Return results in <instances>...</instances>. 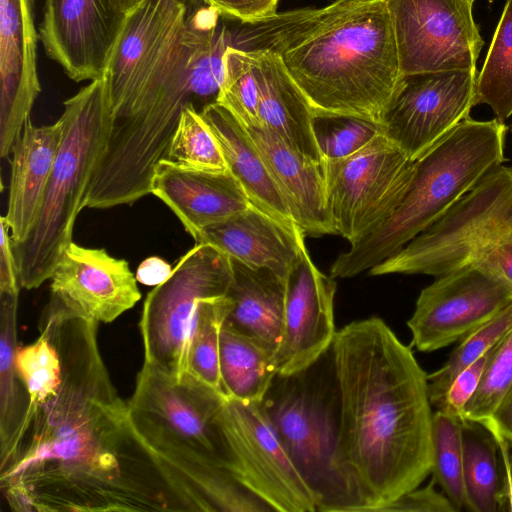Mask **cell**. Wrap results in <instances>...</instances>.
Returning a JSON list of instances; mask_svg holds the SVG:
<instances>
[{"mask_svg": "<svg viewBox=\"0 0 512 512\" xmlns=\"http://www.w3.org/2000/svg\"><path fill=\"white\" fill-rule=\"evenodd\" d=\"M202 0H150L125 20L108 71L112 122L102 166L148 187L182 111L217 102L232 30Z\"/></svg>", "mask_w": 512, "mask_h": 512, "instance_id": "6da1fadb", "label": "cell"}, {"mask_svg": "<svg viewBox=\"0 0 512 512\" xmlns=\"http://www.w3.org/2000/svg\"><path fill=\"white\" fill-rule=\"evenodd\" d=\"M339 398L340 448L362 502L378 512L431 473L427 374L411 345L380 318L353 321L330 348Z\"/></svg>", "mask_w": 512, "mask_h": 512, "instance_id": "7a4b0ae2", "label": "cell"}, {"mask_svg": "<svg viewBox=\"0 0 512 512\" xmlns=\"http://www.w3.org/2000/svg\"><path fill=\"white\" fill-rule=\"evenodd\" d=\"M97 324L68 317L42 326L60 353L62 380L53 397L28 407L1 455V483L24 475L52 492L102 497L127 482L141 446L100 357Z\"/></svg>", "mask_w": 512, "mask_h": 512, "instance_id": "3957f363", "label": "cell"}, {"mask_svg": "<svg viewBox=\"0 0 512 512\" xmlns=\"http://www.w3.org/2000/svg\"><path fill=\"white\" fill-rule=\"evenodd\" d=\"M232 46L270 50L314 116H353L382 126L402 74L385 0H334L232 30Z\"/></svg>", "mask_w": 512, "mask_h": 512, "instance_id": "277c9868", "label": "cell"}, {"mask_svg": "<svg viewBox=\"0 0 512 512\" xmlns=\"http://www.w3.org/2000/svg\"><path fill=\"white\" fill-rule=\"evenodd\" d=\"M226 400L190 372L177 379L144 361L128 421L183 510L270 512L229 469L217 421Z\"/></svg>", "mask_w": 512, "mask_h": 512, "instance_id": "5b68a950", "label": "cell"}, {"mask_svg": "<svg viewBox=\"0 0 512 512\" xmlns=\"http://www.w3.org/2000/svg\"><path fill=\"white\" fill-rule=\"evenodd\" d=\"M505 123L470 117L415 161L413 177L391 214L350 244L330 268L332 278H351L399 252L441 217L504 156Z\"/></svg>", "mask_w": 512, "mask_h": 512, "instance_id": "8992f818", "label": "cell"}, {"mask_svg": "<svg viewBox=\"0 0 512 512\" xmlns=\"http://www.w3.org/2000/svg\"><path fill=\"white\" fill-rule=\"evenodd\" d=\"M62 137L39 217L22 243L14 245L20 285L34 289L50 279L73 236L95 168L111 128L108 71L64 103Z\"/></svg>", "mask_w": 512, "mask_h": 512, "instance_id": "52a82bcc", "label": "cell"}, {"mask_svg": "<svg viewBox=\"0 0 512 512\" xmlns=\"http://www.w3.org/2000/svg\"><path fill=\"white\" fill-rule=\"evenodd\" d=\"M261 404L315 495L317 511L361 512V499L341 455L339 398L330 349L302 371L277 373Z\"/></svg>", "mask_w": 512, "mask_h": 512, "instance_id": "ba28073f", "label": "cell"}, {"mask_svg": "<svg viewBox=\"0 0 512 512\" xmlns=\"http://www.w3.org/2000/svg\"><path fill=\"white\" fill-rule=\"evenodd\" d=\"M511 231L512 167L501 164L369 274L439 277L473 264L486 248Z\"/></svg>", "mask_w": 512, "mask_h": 512, "instance_id": "9c48e42d", "label": "cell"}, {"mask_svg": "<svg viewBox=\"0 0 512 512\" xmlns=\"http://www.w3.org/2000/svg\"><path fill=\"white\" fill-rule=\"evenodd\" d=\"M231 280V259L225 253L206 243L187 251L144 301L139 321L144 361L182 378L188 372L199 301L226 295Z\"/></svg>", "mask_w": 512, "mask_h": 512, "instance_id": "30bf717a", "label": "cell"}, {"mask_svg": "<svg viewBox=\"0 0 512 512\" xmlns=\"http://www.w3.org/2000/svg\"><path fill=\"white\" fill-rule=\"evenodd\" d=\"M323 169L336 234L352 244L395 209L413 177L415 161L381 133L348 157L325 159Z\"/></svg>", "mask_w": 512, "mask_h": 512, "instance_id": "8fae6325", "label": "cell"}, {"mask_svg": "<svg viewBox=\"0 0 512 512\" xmlns=\"http://www.w3.org/2000/svg\"><path fill=\"white\" fill-rule=\"evenodd\" d=\"M229 469L277 512H316L317 500L287 453L261 402L227 398L218 415Z\"/></svg>", "mask_w": 512, "mask_h": 512, "instance_id": "7c38bea8", "label": "cell"}, {"mask_svg": "<svg viewBox=\"0 0 512 512\" xmlns=\"http://www.w3.org/2000/svg\"><path fill=\"white\" fill-rule=\"evenodd\" d=\"M402 75L476 69L483 40L473 0H385Z\"/></svg>", "mask_w": 512, "mask_h": 512, "instance_id": "4fadbf2b", "label": "cell"}, {"mask_svg": "<svg viewBox=\"0 0 512 512\" xmlns=\"http://www.w3.org/2000/svg\"><path fill=\"white\" fill-rule=\"evenodd\" d=\"M477 70L402 75L382 133L411 161L421 158L475 106Z\"/></svg>", "mask_w": 512, "mask_h": 512, "instance_id": "5bb4252c", "label": "cell"}, {"mask_svg": "<svg viewBox=\"0 0 512 512\" xmlns=\"http://www.w3.org/2000/svg\"><path fill=\"white\" fill-rule=\"evenodd\" d=\"M512 304V289L475 264L436 277L419 294L407 325L411 346L432 352L460 341Z\"/></svg>", "mask_w": 512, "mask_h": 512, "instance_id": "9a60e30c", "label": "cell"}, {"mask_svg": "<svg viewBox=\"0 0 512 512\" xmlns=\"http://www.w3.org/2000/svg\"><path fill=\"white\" fill-rule=\"evenodd\" d=\"M126 15L114 0H45L39 39L75 82L104 75Z\"/></svg>", "mask_w": 512, "mask_h": 512, "instance_id": "2e32d148", "label": "cell"}, {"mask_svg": "<svg viewBox=\"0 0 512 512\" xmlns=\"http://www.w3.org/2000/svg\"><path fill=\"white\" fill-rule=\"evenodd\" d=\"M48 303L65 315L109 323L141 298L136 276L124 259L105 249L71 242L52 276Z\"/></svg>", "mask_w": 512, "mask_h": 512, "instance_id": "e0dca14e", "label": "cell"}, {"mask_svg": "<svg viewBox=\"0 0 512 512\" xmlns=\"http://www.w3.org/2000/svg\"><path fill=\"white\" fill-rule=\"evenodd\" d=\"M286 296L277 373L288 375L314 364L331 347L334 324L335 279L312 261L305 240L285 279Z\"/></svg>", "mask_w": 512, "mask_h": 512, "instance_id": "ac0fdd59", "label": "cell"}, {"mask_svg": "<svg viewBox=\"0 0 512 512\" xmlns=\"http://www.w3.org/2000/svg\"><path fill=\"white\" fill-rule=\"evenodd\" d=\"M33 0H0V156L7 157L41 92Z\"/></svg>", "mask_w": 512, "mask_h": 512, "instance_id": "d6986e66", "label": "cell"}, {"mask_svg": "<svg viewBox=\"0 0 512 512\" xmlns=\"http://www.w3.org/2000/svg\"><path fill=\"white\" fill-rule=\"evenodd\" d=\"M151 194L171 209L194 240L204 228L251 205L229 170H196L167 159H162L155 167Z\"/></svg>", "mask_w": 512, "mask_h": 512, "instance_id": "ffe728a7", "label": "cell"}, {"mask_svg": "<svg viewBox=\"0 0 512 512\" xmlns=\"http://www.w3.org/2000/svg\"><path fill=\"white\" fill-rule=\"evenodd\" d=\"M247 129L295 224L305 236L336 234L327 202L323 163L307 159L266 127Z\"/></svg>", "mask_w": 512, "mask_h": 512, "instance_id": "44dd1931", "label": "cell"}, {"mask_svg": "<svg viewBox=\"0 0 512 512\" xmlns=\"http://www.w3.org/2000/svg\"><path fill=\"white\" fill-rule=\"evenodd\" d=\"M305 234L250 205L246 210L204 228L196 243H206L248 266L266 268L283 279L297 261Z\"/></svg>", "mask_w": 512, "mask_h": 512, "instance_id": "7402d4cb", "label": "cell"}, {"mask_svg": "<svg viewBox=\"0 0 512 512\" xmlns=\"http://www.w3.org/2000/svg\"><path fill=\"white\" fill-rule=\"evenodd\" d=\"M62 137V122L35 126L29 117L11 154L8 207L4 218L14 245L30 234L40 214Z\"/></svg>", "mask_w": 512, "mask_h": 512, "instance_id": "603a6c76", "label": "cell"}, {"mask_svg": "<svg viewBox=\"0 0 512 512\" xmlns=\"http://www.w3.org/2000/svg\"><path fill=\"white\" fill-rule=\"evenodd\" d=\"M247 51L258 85L261 126L274 132L307 159L323 163L315 135V116L281 59L266 49Z\"/></svg>", "mask_w": 512, "mask_h": 512, "instance_id": "cb8c5ba5", "label": "cell"}, {"mask_svg": "<svg viewBox=\"0 0 512 512\" xmlns=\"http://www.w3.org/2000/svg\"><path fill=\"white\" fill-rule=\"evenodd\" d=\"M200 113L221 147L228 170L242 186L251 205L294 229L297 225L248 129L218 102Z\"/></svg>", "mask_w": 512, "mask_h": 512, "instance_id": "d4e9b609", "label": "cell"}, {"mask_svg": "<svg viewBox=\"0 0 512 512\" xmlns=\"http://www.w3.org/2000/svg\"><path fill=\"white\" fill-rule=\"evenodd\" d=\"M230 259L232 280L226 296L231 305L224 325L260 341L276 353L282 333L285 279L269 269Z\"/></svg>", "mask_w": 512, "mask_h": 512, "instance_id": "484cf974", "label": "cell"}, {"mask_svg": "<svg viewBox=\"0 0 512 512\" xmlns=\"http://www.w3.org/2000/svg\"><path fill=\"white\" fill-rule=\"evenodd\" d=\"M219 365L224 395L244 402H261L277 374L272 349L224 323Z\"/></svg>", "mask_w": 512, "mask_h": 512, "instance_id": "4316f807", "label": "cell"}, {"mask_svg": "<svg viewBox=\"0 0 512 512\" xmlns=\"http://www.w3.org/2000/svg\"><path fill=\"white\" fill-rule=\"evenodd\" d=\"M462 442L465 509L499 511L502 464L497 439L484 425L462 421Z\"/></svg>", "mask_w": 512, "mask_h": 512, "instance_id": "83f0119b", "label": "cell"}, {"mask_svg": "<svg viewBox=\"0 0 512 512\" xmlns=\"http://www.w3.org/2000/svg\"><path fill=\"white\" fill-rule=\"evenodd\" d=\"M0 297V440L3 454L23 424L29 398L15 363L18 294L0 293Z\"/></svg>", "mask_w": 512, "mask_h": 512, "instance_id": "f1b7e54d", "label": "cell"}, {"mask_svg": "<svg viewBox=\"0 0 512 512\" xmlns=\"http://www.w3.org/2000/svg\"><path fill=\"white\" fill-rule=\"evenodd\" d=\"M474 103L488 105L502 123L512 115V0H506L477 77Z\"/></svg>", "mask_w": 512, "mask_h": 512, "instance_id": "f546056e", "label": "cell"}, {"mask_svg": "<svg viewBox=\"0 0 512 512\" xmlns=\"http://www.w3.org/2000/svg\"><path fill=\"white\" fill-rule=\"evenodd\" d=\"M431 474L457 511L465 509L462 421L438 410L432 418Z\"/></svg>", "mask_w": 512, "mask_h": 512, "instance_id": "4dcf8cb0", "label": "cell"}, {"mask_svg": "<svg viewBox=\"0 0 512 512\" xmlns=\"http://www.w3.org/2000/svg\"><path fill=\"white\" fill-rule=\"evenodd\" d=\"M511 328L512 304L463 337L447 361L427 374L431 406L435 408L456 376L486 354Z\"/></svg>", "mask_w": 512, "mask_h": 512, "instance_id": "1f68e13d", "label": "cell"}, {"mask_svg": "<svg viewBox=\"0 0 512 512\" xmlns=\"http://www.w3.org/2000/svg\"><path fill=\"white\" fill-rule=\"evenodd\" d=\"M230 305L226 295L199 301L189 350L188 372L221 393L220 332Z\"/></svg>", "mask_w": 512, "mask_h": 512, "instance_id": "d6a6232c", "label": "cell"}, {"mask_svg": "<svg viewBox=\"0 0 512 512\" xmlns=\"http://www.w3.org/2000/svg\"><path fill=\"white\" fill-rule=\"evenodd\" d=\"M164 159L196 170H228L215 135L201 113L191 106L182 111Z\"/></svg>", "mask_w": 512, "mask_h": 512, "instance_id": "836d02e7", "label": "cell"}, {"mask_svg": "<svg viewBox=\"0 0 512 512\" xmlns=\"http://www.w3.org/2000/svg\"><path fill=\"white\" fill-rule=\"evenodd\" d=\"M223 81L217 102L247 128L261 126L259 91L250 52L229 46L223 57Z\"/></svg>", "mask_w": 512, "mask_h": 512, "instance_id": "e575fe53", "label": "cell"}, {"mask_svg": "<svg viewBox=\"0 0 512 512\" xmlns=\"http://www.w3.org/2000/svg\"><path fill=\"white\" fill-rule=\"evenodd\" d=\"M512 387V328L491 348L478 388L462 421L485 424Z\"/></svg>", "mask_w": 512, "mask_h": 512, "instance_id": "d590c367", "label": "cell"}, {"mask_svg": "<svg viewBox=\"0 0 512 512\" xmlns=\"http://www.w3.org/2000/svg\"><path fill=\"white\" fill-rule=\"evenodd\" d=\"M15 363L27 391L28 407L42 404L54 396L62 380L63 368L60 353L46 332L41 331L33 343L17 348Z\"/></svg>", "mask_w": 512, "mask_h": 512, "instance_id": "8d00e7d4", "label": "cell"}, {"mask_svg": "<svg viewBox=\"0 0 512 512\" xmlns=\"http://www.w3.org/2000/svg\"><path fill=\"white\" fill-rule=\"evenodd\" d=\"M314 129L324 160L348 157L382 133L381 125L353 116H316Z\"/></svg>", "mask_w": 512, "mask_h": 512, "instance_id": "74e56055", "label": "cell"}, {"mask_svg": "<svg viewBox=\"0 0 512 512\" xmlns=\"http://www.w3.org/2000/svg\"><path fill=\"white\" fill-rule=\"evenodd\" d=\"M490 350L456 376L436 410L463 420L464 408L478 388Z\"/></svg>", "mask_w": 512, "mask_h": 512, "instance_id": "f35d334b", "label": "cell"}, {"mask_svg": "<svg viewBox=\"0 0 512 512\" xmlns=\"http://www.w3.org/2000/svg\"><path fill=\"white\" fill-rule=\"evenodd\" d=\"M435 485L432 478L426 486L405 492L378 512H458L444 492L436 490Z\"/></svg>", "mask_w": 512, "mask_h": 512, "instance_id": "ab89813d", "label": "cell"}, {"mask_svg": "<svg viewBox=\"0 0 512 512\" xmlns=\"http://www.w3.org/2000/svg\"><path fill=\"white\" fill-rule=\"evenodd\" d=\"M279 0H206V3L229 19L253 23L275 14Z\"/></svg>", "mask_w": 512, "mask_h": 512, "instance_id": "60d3db41", "label": "cell"}, {"mask_svg": "<svg viewBox=\"0 0 512 512\" xmlns=\"http://www.w3.org/2000/svg\"><path fill=\"white\" fill-rule=\"evenodd\" d=\"M473 264L489 271L512 289V231L486 248Z\"/></svg>", "mask_w": 512, "mask_h": 512, "instance_id": "b9f144b4", "label": "cell"}, {"mask_svg": "<svg viewBox=\"0 0 512 512\" xmlns=\"http://www.w3.org/2000/svg\"><path fill=\"white\" fill-rule=\"evenodd\" d=\"M0 293L18 294L21 288L18 263L10 229L4 218L0 219Z\"/></svg>", "mask_w": 512, "mask_h": 512, "instance_id": "7bdbcfd3", "label": "cell"}, {"mask_svg": "<svg viewBox=\"0 0 512 512\" xmlns=\"http://www.w3.org/2000/svg\"><path fill=\"white\" fill-rule=\"evenodd\" d=\"M502 464V486L499 496V511L512 512V442L497 438Z\"/></svg>", "mask_w": 512, "mask_h": 512, "instance_id": "ee69618b", "label": "cell"}, {"mask_svg": "<svg viewBox=\"0 0 512 512\" xmlns=\"http://www.w3.org/2000/svg\"><path fill=\"white\" fill-rule=\"evenodd\" d=\"M173 268L162 258L152 256L144 259L136 271V279L147 286L164 283L172 274Z\"/></svg>", "mask_w": 512, "mask_h": 512, "instance_id": "f6af8a7d", "label": "cell"}, {"mask_svg": "<svg viewBox=\"0 0 512 512\" xmlns=\"http://www.w3.org/2000/svg\"><path fill=\"white\" fill-rule=\"evenodd\" d=\"M482 425L495 437L512 442V387L490 420Z\"/></svg>", "mask_w": 512, "mask_h": 512, "instance_id": "bcb514c9", "label": "cell"}, {"mask_svg": "<svg viewBox=\"0 0 512 512\" xmlns=\"http://www.w3.org/2000/svg\"><path fill=\"white\" fill-rule=\"evenodd\" d=\"M117 7L121 12L125 15H128L132 12L140 3L144 0H114Z\"/></svg>", "mask_w": 512, "mask_h": 512, "instance_id": "7dc6e473", "label": "cell"}, {"mask_svg": "<svg viewBox=\"0 0 512 512\" xmlns=\"http://www.w3.org/2000/svg\"><path fill=\"white\" fill-rule=\"evenodd\" d=\"M202 1H206V0H202Z\"/></svg>", "mask_w": 512, "mask_h": 512, "instance_id": "c3c4849f", "label": "cell"}, {"mask_svg": "<svg viewBox=\"0 0 512 512\" xmlns=\"http://www.w3.org/2000/svg\"><path fill=\"white\" fill-rule=\"evenodd\" d=\"M473 1H475V0H473Z\"/></svg>", "mask_w": 512, "mask_h": 512, "instance_id": "681fc988", "label": "cell"}]
</instances>
